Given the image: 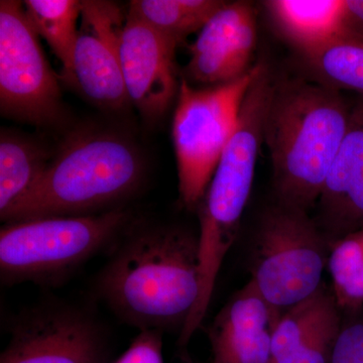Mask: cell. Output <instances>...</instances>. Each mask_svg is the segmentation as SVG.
I'll return each instance as SVG.
<instances>
[{
	"label": "cell",
	"mask_w": 363,
	"mask_h": 363,
	"mask_svg": "<svg viewBox=\"0 0 363 363\" xmlns=\"http://www.w3.org/2000/svg\"><path fill=\"white\" fill-rule=\"evenodd\" d=\"M58 79L20 1H0V111L2 116L52 125L63 118Z\"/></svg>",
	"instance_id": "cell-8"
},
{
	"label": "cell",
	"mask_w": 363,
	"mask_h": 363,
	"mask_svg": "<svg viewBox=\"0 0 363 363\" xmlns=\"http://www.w3.org/2000/svg\"><path fill=\"white\" fill-rule=\"evenodd\" d=\"M312 81L363 95V35L346 28L323 47L301 56Z\"/></svg>",
	"instance_id": "cell-17"
},
{
	"label": "cell",
	"mask_w": 363,
	"mask_h": 363,
	"mask_svg": "<svg viewBox=\"0 0 363 363\" xmlns=\"http://www.w3.org/2000/svg\"><path fill=\"white\" fill-rule=\"evenodd\" d=\"M224 4L218 0H135L128 13L179 45L191 33L199 32Z\"/></svg>",
	"instance_id": "cell-19"
},
{
	"label": "cell",
	"mask_w": 363,
	"mask_h": 363,
	"mask_svg": "<svg viewBox=\"0 0 363 363\" xmlns=\"http://www.w3.org/2000/svg\"><path fill=\"white\" fill-rule=\"evenodd\" d=\"M162 332L143 331L116 363H164Z\"/></svg>",
	"instance_id": "cell-23"
},
{
	"label": "cell",
	"mask_w": 363,
	"mask_h": 363,
	"mask_svg": "<svg viewBox=\"0 0 363 363\" xmlns=\"http://www.w3.org/2000/svg\"><path fill=\"white\" fill-rule=\"evenodd\" d=\"M274 85L271 70L264 63L243 99L238 126L198 207L201 295L189 318V330L201 326L222 262L238 235L264 145V118Z\"/></svg>",
	"instance_id": "cell-4"
},
{
	"label": "cell",
	"mask_w": 363,
	"mask_h": 363,
	"mask_svg": "<svg viewBox=\"0 0 363 363\" xmlns=\"http://www.w3.org/2000/svg\"><path fill=\"white\" fill-rule=\"evenodd\" d=\"M143 169L138 150L123 136L80 133L50 161L28 193L0 215L1 221L91 215L133 194Z\"/></svg>",
	"instance_id": "cell-3"
},
{
	"label": "cell",
	"mask_w": 363,
	"mask_h": 363,
	"mask_svg": "<svg viewBox=\"0 0 363 363\" xmlns=\"http://www.w3.org/2000/svg\"><path fill=\"white\" fill-rule=\"evenodd\" d=\"M28 21L43 37L70 77L74 50L77 42L81 1L76 0H26L23 4Z\"/></svg>",
	"instance_id": "cell-20"
},
{
	"label": "cell",
	"mask_w": 363,
	"mask_h": 363,
	"mask_svg": "<svg viewBox=\"0 0 363 363\" xmlns=\"http://www.w3.org/2000/svg\"><path fill=\"white\" fill-rule=\"evenodd\" d=\"M346 28L363 35V0H345Z\"/></svg>",
	"instance_id": "cell-24"
},
{
	"label": "cell",
	"mask_w": 363,
	"mask_h": 363,
	"mask_svg": "<svg viewBox=\"0 0 363 363\" xmlns=\"http://www.w3.org/2000/svg\"><path fill=\"white\" fill-rule=\"evenodd\" d=\"M250 283L284 313L322 286L327 238L308 212L277 203L262 217Z\"/></svg>",
	"instance_id": "cell-7"
},
{
	"label": "cell",
	"mask_w": 363,
	"mask_h": 363,
	"mask_svg": "<svg viewBox=\"0 0 363 363\" xmlns=\"http://www.w3.org/2000/svg\"><path fill=\"white\" fill-rule=\"evenodd\" d=\"M178 45L133 14L126 13L119 43L121 72L130 101L150 123L164 116L179 92L175 69Z\"/></svg>",
	"instance_id": "cell-11"
},
{
	"label": "cell",
	"mask_w": 363,
	"mask_h": 363,
	"mask_svg": "<svg viewBox=\"0 0 363 363\" xmlns=\"http://www.w3.org/2000/svg\"><path fill=\"white\" fill-rule=\"evenodd\" d=\"M264 62L225 84L197 89L183 79L173 121L180 199L199 207L222 154L238 126L241 105Z\"/></svg>",
	"instance_id": "cell-6"
},
{
	"label": "cell",
	"mask_w": 363,
	"mask_h": 363,
	"mask_svg": "<svg viewBox=\"0 0 363 363\" xmlns=\"http://www.w3.org/2000/svg\"><path fill=\"white\" fill-rule=\"evenodd\" d=\"M317 204L330 243L363 227V100L351 109L347 133Z\"/></svg>",
	"instance_id": "cell-15"
},
{
	"label": "cell",
	"mask_w": 363,
	"mask_h": 363,
	"mask_svg": "<svg viewBox=\"0 0 363 363\" xmlns=\"http://www.w3.org/2000/svg\"><path fill=\"white\" fill-rule=\"evenodd\" d=\"M96 286L112 311L142 332L183 328L201 295L198 236L180 227L136 229L117 245Z\"/></svg>",
	"instance_id": "cell-1"
},
{
	"label": "cell",
	"mask_w": 363,
	"mask_h": 363,
	"mask_svg": "<svg viewBox=\"0 0 363 363\" xmlns=\"http://www.w3.org/2000/svg\"><path fill=\"white\" fill-rule=\"evenodd\" d=\"M329 363H363V321L343 325Z\"/></svg>",
	"instance_id": "cell-22"
},
{
	"label": "cell",
	"mask_w": 363,
	"mask_h": 363,
	"mask_svg": "<svg viewBox=\"0 0 363 363\" xmlns=\"http://www.w3.org/2000/svg\"><path fill=\"white\" fill-rule=\"evenodd\" d=\"M332 293L341 311L363 306V227L330 243L327 259Z\"/></svg>",
	"instance_id": "cell-21"
},
{
	"label": "cell",
	"mask_w": 363,
	"mask_h": 363,
	"mask_svg": "<svg viewBox=\"0 0 363 363\" xmlns=\"http://www.w3.org/2000/svg\"><path fill=\"white\" fill-rule=\"evenodd\" d=\"M352 107L340 91L312 80H274L264 143L279 204L309 212L350 125Z\"/></svg>",
	"instance_id": "cell-2"
},
{
	"label": "cell",
	"mask_w": 363,
	"mask_h": 363,
	"mask_svg": "<svg viewBox=\"0 0 363 363\" xmlns=\"http://www.w3.org/2000/svg\"><path fill=\"white\" fill-rule=\"evenodd\" d=\"M11 328L1 363H100L104 354L101 326L74 306H38Z\"/></svg>",
	"instance_id": "cell-9"
},
{
	"label": "cell",
	"mask_w": 363,
	"mask_h": 363,
	"mask_svg": "<svg viewBox=\"0 0 363 363\" xmlns=\"http://www.w3.org/2000/svg\"><path fill=\"white\" fill-rule=\"evenodd\" d=\"M80 21L69 81L100 108L123 111L130 102L119 60L126 16L114 2L85 0Z\"/></svg>",
	"instance_id": "cell-10"
},
{
	"label": "cell",
	"mask_w": 363,
	"mask_h": 363,
	"mask_svg": "<svg viewBox=\"0 0 363 363\" xmlns=\"http://www.w3.org/2000/svg\"><path fill=\"white\" fill-rule=\"evenodd\" d=\"M341 310L323 286L286 310L272 337V363H329L342 329Z\"/></svg>",
	"instance_id": "cell-14"
},
{
	"label": "cell",
	"mask_w": 363,
	"mask_h": 363,
	"mask_svg": "<svg viewBox=\"0 0 363 363\" xmlns=\"http://www.w3.org/2000/svg\"><path fill=\"white\" fill-rule=\"evenodd\" d=\"M267 16L279 35L301 55L345 30V0H267Z\"/></svg>",
	"instance_id": "cell-16"
},
{
	"label": "cell",
	"mask_w": 363,
	"mask_h": 363,
	"mask_svg": "<svg viewBox=\"0 0 363 363\" xmlns=\"http://www.w3.org/2000/svg\"><path fill=\"white\" fill-rule=\"evenodd\" d=\"M257 40V18L252 4L225 2L191 45L186 74L201 84L233 82L252 68L250 63Z\"/></svg>",
	"instance_id": "cell-12"
},
{
	"label": "cell",
	"mask_w": 363,
	"mask_h": 363,
	"mask_svg": "<svg viewBox=\"0 0 363 363\" xmlns=\"http://www.w3.org/2000/svg\"><path fill=\"white\" fill-rule=\"evenodd\" d=\"M50 162L47 150L26 136L2 130L0 136V215L33 187Z\"/></svg>",
	"instance_id": "cell-18"
},
{
	"label": "cell",
	"mask_w": 363,
	"mask_h": 363,
	"mask_svg": "<svg viewBox=\"0 0 363 363\" xmlns=\"http://www.w3.org/2000/svg\"><path fill=\"white\" fill-rule=\"evenodd\" d=\"M128 222V211L116 208L101 214L4 224L0 233L2 284L58 281L109 247Z\"/></svg>",
	"instance_id": "cell-5"
},
{
	"label": "cell",
	"mask_w": 363,
	"mask_h": 363,
	"mask_svg": "<svg viewBox=\"0 0 363 363\" xmlns=\"http://www.w3.org/2000/svg\"><path fill=\"white\" fill-rule=\"evenodd\" d=\"M281 314L248 281L210 326L213 363H272V337Z\"/></svg>",
	"instance_id": "cell-13"
}]
</instances>
